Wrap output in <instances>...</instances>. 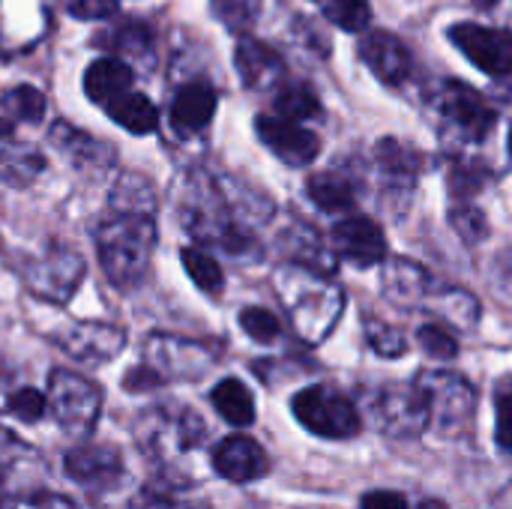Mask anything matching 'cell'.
<instances>
[{
	"label": "cell",
	"instance_id": "11",
	"mask_svg": "<svg viewBox=\"0 0 512 509\" xmlns=\"http://www.w3.org/2000/svg\"><path fill=\"white\" fill-rule=\"evenodd\" d=\"M54 342L72 360H81V363H108V360H114L126 348V333L120 327H111V324L84 321V324H72L60 336H54Z\"/></svg>",
	"mask_w": 512,
	"mask_h": 509
},
{
	"label": "cell",
	"instance_id": "1",
	"mask_svg": "<svg viewBox=\"0 0 512 509\" xmlns=\"http://www.w3.org/2000/svg\"><path fill=\"white\" fill-rule=\"evenodd\" d=\"M96 243H99V261H102L108 282L120 291H132L141 285L150 267L156 228H153L150 213L120 210L117 216H108L96 228Z\"/></svg>",
	"mask_w": 512,
	"mask_h": 509
},
{
	"label": "cell",
	"instance_id": "30",
	"mask_svg": "<svg viewBox=\"0 0 512 509\" xmlns=\"http://www.w3.org/2000/svg\"><path fill=\"white\" fill-rule=\"evenodd\" d=\"M240 327H243V333H246L249 339H255V342H261V345L276 342V339H279V333H282L279 318H276L273 312L261 309V306H249V309H243V312H240Z\"/></svg>",
	"mask_w": 512,
	"mask_h": 509
},
{
	"label": "cell",
	"instance_id": "41",
	"mask_svg": "<svg viewBox=\"0 0 512 509\" xmlns=\"http://www.w3.org/2000/svg\"><path fill=\"white\" fill-rule=\"evenodd\" d=\"M12 372L6 369V363L0 360V405H6V396L12 393Z\"/></svg>",
	"mask_w": 512,
	"mask_h": 509
},
{
	"label": "cell",
	"instance_id": "32",
	"mask_svg": "<svg viewBox=\"0 0 512 509\" xmlns=\"http://www.w3.org/2000/svg\"><path fill=\"white\" fill-rule=\"evenodd\" d=\"M213 12L231 30H246L258 18V0H213Z\"/></svg>",
	"mask_w": 512,
	"mask_h": 509
},
{
	"label": "cell",
	"instance_id": "14",
	"mask_svg": "<svg viewBox=\"0 0 512 509\" xmlns=\"http://www.w3.org/2000/svg\"><path fill=\"white\" fill-rule=\"evenodd\" d=\"M441 111L474 141L486 138L498 120L495 108L468 84H459V81H450L441 93Z\"/></svg>",
	"mask_w": 512,
	"mask_h": 509
},
{
	"label": "cell",
	"instance_id": "6",
	"mask_svg": "<svg viewBox=\"0 0 512 509\" xmlns=\"http://www.w3.org/2000/svg\"><path fill=\"white\" fill-rule=\"evenodd\" d=\"M375 423L390 438H417L429 429V408L417 384L384 387L372 405Z\"/></svg>",
	"mask_w": 512,
	"mask_h": 509
},
{
	"label": "cell",
	"instance_id": "7",
	"mask_svg": "<svg viewBox=\"0 0 512 509\" xmlns=\"http://www.w3.org/2000/svg\"><path fill=\"white\" fill-rule=\"evenodd\" d=\"M84 279V258L66 246H54L42 261L30 264L24 282L30 294L48 303H66Z\"/></svg>",
	"mask_w": 512,
	"mask_h": 509
},
{
	"label": "cell",
	"instance_id": "34",
	"mask_svg": "<svg viewBox=\"0 0 512 509\" xmlns=\"http://www.w3.org/2000/svg\"><path fill=\"white\" fill-rule=\"evenodd\" d=\"M417 339H420V348H423L429 357H435V360H453V357L459 354L456 339H453L444 327L429 324V327H423V330L417 333Z\"/></svg>",
	"mask_w": 512,
	"mask_h": 509
},
{
	"label": "cell",
	"instance_id": "12",
	"mask_svg": "<svg viewBox=\"0 0 512 509\" xmlns=\"http://www.w3.org/2000/svg\"><path fill=\"white\" fill-rule=\"evenodd\" d=\"M63 468L78 486L90 492H105L123 480V456L114 447H102V444L69 450L63 459Z\"/></svg>",
	"mask_w": 512,
	"mask_h": 509
},
{
	"label": "cell",
	"instance_id": "26",
	"mask_svg": "<svg viewBox=\"0 0 512 509\" xmlns=\"http://www.w3.org/2000/svg\"><path fill=\"white\" fill-rule=\"evenodd\" d=\"M324 15L327 21H333L339 30L348 33H363L372 24V9L366 0H327Z\"/></svg>",
	"mask_w": 512,
	"mask_h": 509
},
{
	"label": "cell",
	"instance_id": "43",
	"mask_svg": "<svg viewBox=\"0 0 512 509\" xmlns=\"http://www.w3.org/2000/svg\"><path fill=\"white\" fill-rule=\"evenodd\" d=\"M420 509H447V504H441V501H426V504H420Z\"/></svg>",
	"mask_w": 512,
	"mask_h": 509
},
{
	"label": "cell",
	"instance_id": "38",
	"mask_svg": "<svg viewBox=\"0 0 512 509\" xmlns=\"http://www.w3.org/2000/svg\"><path fill=\"white\" fill-rule=\"evenodd\" d=\"M69 12L84 21H99L117 12V0H69Z\"/></svg>",
	"mask_w": 512,
	"mask_h": 509
},
{
	"label": "cell",
	"instance_id": "35",
	"mask_svg": "<svg viewBox=\"0 0 512 509\" xmlns=\"http://www.w3.org/2000/svg\"><path fill=\"white\" fill-rule=\"evenodd\" d=\"M171 489L174 486H162V489H141L138 495H135V501L129 504V509H204V507H195V504H183V501H177L174 495H171Z\"/></svg>",
	"mask_w": 512,
	"mask_h": 509
},
{
	"label": "cell",
	"instance_id": "25",
	"mask_svg": "<svg viewBox=\"0 0 512 509\" xmlns=\"http://www.w3.org/2000/svg\"><path fill=\"white\" fill-rule=\"evenodd\" d=\"M276 111H279V117H285V120L303 123V120L321 114V102H318V93H315L309 84H288V87L279 90V96H276Z\"/></svg>",
	"mask_w": 512,
	"mask_h": 509
},
{
	"label": "cell",
	"instance_id": "15",
	"mask_svg": "<svg viewBox=\"0 0 512 509\" xmlns=\"http://www.w3.org/2000/svg\"><path fill=\"white\" fill-rule=\"evenodd\" d=\"M333 246H336V252L342 258H348L357 267H372V264H378L387 255L384 231L372 219H366V216L342 219L333 228Z\"/></svg>",
	"mask_w": 512,
	"mask_h": 509
},
{
	"label": "cell",
	"instance_id": "2",
	"mask_svg": "<svg viewBox=\"0 0 512 509\" xmlns=\"http://www.w3.org/2000/svg\"><path fill=\"white\" fill-rule=\"evenodd\" d=\"M135 438H138L141 453H147L156 465L168 471V468H177L180 459L192 456L204 444L207 429H204V420L189 408H180V411L153 408L150 414L138 420Z\"/></svg>",
	"mask_w": 512,
	"mask_h": 509
},
{
	"label": "cell",
	"instance_id": "33",
	"mask_svg": "<svg viewBox=\"0 0 512 509\" xmlns=\"http://www.w3.org/2000/svg\"><path fill=\"white\" fill-rule=\"evenodd\" d=\"M33 453L27 450V444H21L6 426H0V483H6L15 468H21Z\"/></svg>",
	"mask_w": 512,
	"mask_h": 509
},
{
	"label": "cell",
	"instance_id": "22",
	"mask_svg": "<svg viewBox=\"0 0 512 509\" xmlns=\"http://www.w3.org/2000/svg\"><path fill=\"white\" fill-rule=\"evenodd\" d=\"M45 159L33 147L3 144L0 147V180L9 186H27L39 177Z\"/></svg>",
	"mask_w": 512,
	"mask_h": 509
},
{
	"label": "cell",
	"instance_id": "16",
	"mask_svg": "<svg viewBox=\"0 0 512 509\" xmlns=\"http://www.w3.org/2000/svg\"><path fill=\"white\" fill-rule=\"evenodd\" d=\"M360 57L384 84H402L411 75V54L405 42L387 30H369L360 42Z\"/></svg>",
	"mask_w": 512,
	"mask_h": 509
},
{
	"label": "cell",
	"instance_id": "20",
	"mask_svg": "<svg viewBox=\"0 0 512 509\" xmlns=\"http://www.w3.org/2000/svg\"><path fill=\"white\" fill-rule=\"evenodd\" d=\"M210 402L219 411V417L237 429L255 423V399H252L249 387L237 378H225L222 384H216L210 393Z\"/></svg>",
	"mask_w": 512,
	"mask_h": 509
},
{
	"label": "cell",
	"instance_id": "19",
	"mask_svg": "<svg viewBox=\"0 0 512 509\" xmlns=\"http://www.w3.org/2000/svg\"><path fill=\"white\" fill-rule=\"evenodd\" d=\"M237 69L249 87H264L282 75V60L273 48L255 39H243L237 45Z\"/></svg>",
	"mask_w": 512,
	"mask_h": 509
},
{
	"label": "cell",
	"instance_id": "29",
	"mask_svg": "<svg viewBox=\"0 0 512 509\" xmlns=\"http://www.w3.org/2000/svg\"><path fill=\"white\" fill-rule=\"evenodd\" d=\"M3 102L24 123H42V117H45V96L36 87H30V84L12 87Z\"/></svg>",
	"mask_w": 512,
	"mask_h": 509
},
{
	"label": "cell",
	"instance_id": "23",
	"mask_svg": "<svg viewBox=\"0 0 512 509\" xmlns=\"http://www.w3.org/2000/svg\"><path fill=\"white\" fill-rule=\"evenodd\" d=\"M306 189H309V198L324 213H342L354 204V189L339 174H315V177H309Z\"/></svg>",
	"mask_w": 512,
	"mask_h": 509
},
{
	"label": "cell",
	"instance_id": "8",
	"mask_svg": "<svg viewBox=\"0 0 512 509\" xmlns=\"http://www.w3.org/2000/svg\"><path fill=\"white\" fill-rule=\"evenodd\" d=\"M450 42L483 72L489 75H510L512 72V33L489 30L480 24L459 21L450 27Z\"/></svg>",
	"mask_w": 512,
	"mask_h": 509
},
{
	"label": "cell",
	"instance_id": "13",
	"mask_svg": "<svg viewBox=\"0 0 512 509\" xmlns=\"http://www.w3.org/2000/svg\"><path fill=\"white\" fill-rule=\"evenodd\" d=\"M213 468L228 483H252V480L267 477L270 459L255 438L231 435V438L219 441V447L213 450Z\"/></svg>",
	"mask_w": 512,
	"mask_h": 509
},
{
	"label": "cell",
	"instance_id": "21",
	"mask_svg": "<svg viewBox=\"0 0 512 509\" xmlns=\"http://www.w3.org/2000/svg\"><path fill=\"white\" fill-rule=\"evenodd\" d=\"M105 111H108V117L117 126H123L132 135H150L159 126V111H156V105L144 93H132L129 90L120 99H114Z\"/></svg>",
	"mask_w": 512,
	"mask_h": 509
},
{
	"label": "cell",
	"instance_id": "5",
	"mask_svg": "<svg viewBox=\"0 0 512 509\" xmlns=\"http://www.w3.org/2000/svg\"><path fill=\"white\" fill-rule=\"evenodd\" d=\"M291 408H294V417L300 420V426L318 438L345 441L363 429V420H360V411L354 408V402L324 384L300 390L294 396Z\"/></svg>",
	"mask_w": 512,
	"mask_h": 509
},
{
	"label": "cell",
	"instance_id": "37",
	"mask_svg": "<svg viewBox=\"0 0 512 509\" xmlns=\"http://www.w3.org/2000/svg\"><path fill=\"white\" fill-rule=\"evenodd\" d=\"M9 509H78L69 498L54 495V492H33V495H18Z\"/></svg>",
	"mask_w": 512,
	"mask_h": 509
},
{
	"label": "cell",
	"instance_id": "27",
	"mask_svg": "<svg viewBox=\"0 0 512 509\" xmlns=\"http://www.w3.org/2000/svg\"><path fill=\"white\" fill-rule=\"evenodd\" d=\"M51 138H54V144L66 153V156H72L75 162H81V153L90 159V162H102L99 156L102 153H111V150H105L108 144H99V141H93V138H87L84 132H78V129H69L63 120L54 126V132H51Z\"/></svg>",
	"mask_w": 512,
	"mask_h": 509
},
{
	"label": "cell",
	"instance_id": "3",
	"mask_svg": "<svg viewBox=\"0 0 512 509\" xmlns=\"http://www.w3.org/2000/svg\"><path fill=\"white\" fill-rule=\"evenodd\" d=\"M429 408V426L447 438H459L471 429L477 411L474 387L456 372H420L414 381Z\"/></svg>",
	"mask_w": 512,
	"mask_h": 509
},
{
	"label": "cell",
	"instance_id": "31",
	"mask_svg": "<svg viewBox=\"0 0 512 509\" xmlns=\"http://www.w3.org/2000/svg\"><path fill=\"white\" fill-rule=\"evenodd\" d=\"M366 336H369V345L381 354V357H402L408 351L402 333L396 327H387L381 321H366Z\"/></svg>",
	"mask_w": 512,
	"mask_h": 509
},
{
	"label": "cell",
	"instance_id": "40",
	"mask_svg": "<svg viewBox=\"0 0 512 509\" xmlns=\"http://www.w3.org/2000/svg\"><path fill=\"white\" fill-rule=\"evenodd\" d=\"M360 509H411L408 501L396 492H366L363 501H360Z\"/></svg>",
	"mask_w": 512,
	"mask_h": 509
},
{
	"label": "cell",
	"instance_id": "9",
	"mask_svg": "<svg viewBox=\"0 0 512 509\" xmlns=\"http://www.w3.org/2000/svg\"><path fill=\"white\" fill-rule=\"evenodd\" d=\"M216 360V351L204 342H186L177 336H153L147 345V366L165 378H201Z\"/></svg>",
	"mask_w": 512,
	"mask_h": 509
},
{
	"label": "cell",
	"instance_id": "45",
	"mask_svg": "<svg viewBox=\"0 0 512 509\" xmlns=\"http://www.w3.org/2000/svg\"><path fill=\"white\" fill-rule=\"evenodd\" d=\"M510 153H512V132H510Z\"/></svg>",
	"mask_w": 512,
	"mask_h": 509
},
{
	"label": "cell",
	"instance_id": "42",
	"mask_svg": "<svg viewBox=\"0 0 512 509\" xmlns=\"http://www.w3.org/2000/svg\"><path fill=\"white\" fill-rule=\"evenodd\" d=\"M492 504H495V509H512V480L504 486V489H501V492H498V495H495V501H492Z\"/></svg>",
	"mask_w": 512,
	"mask_h": 509
},
{
	"label": "cell",
	"instance_id": "17",
	"mask_svg": "<svg viewBox=\"0 0 512 509\" xmlns=\"http://www.w3.org/2000/svg\"><path fill=\"white\" fill-rule=\"evenodd\" d=\"M216 114V93L210 84H186L171 105V126L177 135H198Z\"/></svg>",
	"mask_w": 512,
	"mask_h": 509
},
{
	"label": "cell",
	"instance_id": "44",
	"mask_svg": "<svg viewBox=\"0 0 512 509\" xmlns=\"http://www.w3.org/2000/svg\"><path fill=\"white\" fill-rule=\"evenodd\" d=\"M9 132H12V123H6V120L0 117V138H6Z\"/></svg>",
	"mask_w": 512,
	"mask_h": 509
},
{
	"label": "cell",
	"instance_id": "4",
	"mask_svg": "<svg viewBox=\"0 0 512 509\" xmlns=\"http://www.w3.org/2000/svg\"><path fill=\"white\" fill-rule=\"evenodd\" d=\"M48 411L60 429L72 438H87L96 429L102 411V390L84 375L54 369L48 375Z\"/></svg>",
	"mask_w": 512,
	"mask_h": 509
},
{
	"label": "cell",
	"instance_id": "36",
	"mask_svg": "<svg viewBox=\"0 0 512 509\" xmlns=\"http://www.w3.org/2000/svg\"><path fill=\"white\" fill-rule=\"evenodd\" d=\"M495 441L507 456H512V396H501L495 405Z\"/></svg>",
	"mask_w": 512,
	"mask_h": 509
},
{
	"label": "cell",
	"instance_id": "24",
	"mask_svg": "<svg viewBox=\"0 0 512 509\" xmlns=\"http://www.w3.org/2000/svg\"><path fill=\"white\" fill-rule=\"evenodd\" d=\"M180 261H183L189 279H192L204 294H210V297H219V294H222V288H225V273H222V267H219L207 252H201V249H183V252H180Z\"/></svg>",
	"mask_w": 512,
	"mask_h": 509
},
{
	"label": "cell",
	"instance_id": "18",
	"mask_svg": "<svg viewBox=\"0 0 512 509\" xmlns=\"http://www.w3.org/2000/svg\"><path fill=\"white\" fill-rule=\"evenodd\" d=\"M132 69L123 63V60H114V57H102L96 63L87 66L84 72V93L93 105H102L108 108L114 99H120L123 93L132 90Z\"/></svg>",
	"mask_w": 512,
	"mask_h": 509
},
{
	"label": "cell",
	"instance_id": "28",
	"mask_svg": "<svg viewBox=\"0 0 512 509\" xmlns=\"http://www.w3.org/2000/svg\"><path fill=\"white\" fill-rule=\"evenodd\" d=\"M3 411H6V414H12V417H18L21 423H36V420H42V417H45V411H48V399H45L39 390H33V387H15V390L6 396Z\"/></svg>",
	"mask_w": 512,
	"mask_h": 509
},
{
	"label": "cell",
	"instance_id": "10",
	"mask_svg": "<svg viewBox=\"0 0 512 509\" xmlns=\"http://www.w3.org/2000/svg\"><path fill=\"white\" fill-rule=\"evenodd\" d=\"M255 132L264 141V147H270L273 156H279L288 165H312L321 153V141L312 129H303L294 120L285 117H255Z\"/></svg>",
	"mask_w": 512,
	"mask_h": 509
},
{
	"label": "cell",
	"instance_id": "39",
	"mask_svg": "<svg viewBox=\"0 0 512 509\" xmlns=\"http://www.w3.org/2000/svg\"><path fill=\"white\" fill-rule=\"evenodd\" d=\"M126 390H132V393H141V390H156L159 384H162V375L156 372V369H150V366H138V369H132L129 375H126Z\"/></svg>",
	"mask_w": 512,
	"mask_h": 509
}]
</instances>
